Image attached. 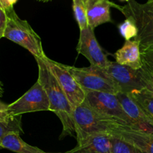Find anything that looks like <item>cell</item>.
<instances>
[{"instance_id": "6da1fadb", "label": "cell", "mask_w": 153, "mask_h": 153, "mask_svg": "<svg viewBox=\"0 0 153 153\" xmlns=\"http://www.w3.org/2000/svg\"><path fill=\"white\" fill-rule=\"evenodd\" d=\"M38 66V79L48 96L50 111L55 113L61 120L63 131L60 138L67 136H75L73 110L65 93L47 67L43 58H36Z\"/></svg>"}, {"instance_id": "7a4b0ae2", "label": "cell", "mask_w": 153, "mask_h": 153, "mask_svg": "<svg viewBox=\"0 0 153 153\" xmlns=\"http://www.w3.org/2000/svg\"><path fill=\"white\" fill-rule=\"evenodd\" d=\"M73 121L77 143L88 136L109 133L123 124L104 116L83 102L73 111Z\"/></svg>"}, {"instance_id": "3957f363", "label": "cell", "mask_w": 153, "mask_h": 153, "mask_svg": "<svg viewBox=\"0 0 153 153\" xmlns=\"http://www.w3.org/2000/svg\"><path fill=\"white\" fill-rule=\"evenodd\" d=\"M126 18L133 20L137 28V34L134 38L140 44V51L153 48V0L139 3L130 0L120 9Z\"/></svg>"}, {"instance_id": "277c9868", "label": "cell", "mask_w": 153, "mask_h": 153, "mask_svg": "<svg viewBox=\"0 0 153 153\" xmlns=\"http://www.w3.org/2000/svg\"><path fill=\"white\" fill-rule=\"evenodd\" d=\"M7 24L4 37L25 48L34 58L46 56L40 37L26 20L21 19L13 8L6 11Z\"/></svg>"}, {"instance_id": "5b68a950", "label": "cell", "mask_w": 153, "mask_h": 153, "mask_svg": "<svg viewBox=\"0 0 153 153\" xmlns=\"http://www.w3.org/2000/svg\"><path fill=\"white\" fill-rule=\"evenodd\" d=\"M85 91L84 102L104 116L134 128V124L123 109L116 94L102 91Z\"/></svg>"}, {"instance_id": "8992f818", "label": "cell", "mask_w": 153, "mask_h": 153, "mask_svg": "<svg viewBox=\"0 0 153 153\" xmlns=\"http://www.w3.org/2000/svg\"><path fill=\"white\" fill-rule=\"evenodd\" d=\"M67 68L85 91H102L114 94L120 92L105 69L94 66L81 68L67 66Z\"/></svg>"}, {"instance_id": "52a82bcc", "label": "cell", "mask_w": 153, "mask_h": 153, "mask_svg": "<svg viewBox=\"0 0 153 153\" xmlns=\"http://www.w3.org/2000/svg\"><path fill=\"white\" fill-rule=\"evenodd\" d=\"M42 58L65 93L70 105L74 111L85 101V90L79 85L76 79L69 71L67 65L56 62L48 58L46 55Z\"/></svg>"}, {"instance_id": "ba28073f", "label": "cell", "mask_w": 153, "mask_h": 153, "mask_svg": "<svg viewBox=\"0 0 153 153\" xmlns=\"http://www.w3.org/2000/svg\"><path fill=\"white\" fill-rule=\"evenodd\" d=\"M41 111H50L49 98L38 80L20 98L8 105V112L12 117Z\"/></svg>"}, {"instance_id": "9c48e42d", "label": "cell", "mask_w": 153, "mask_h": 153, "mask_svg": "<svg viewBox=\"0 0 153 153\" xmlns=\"http://www.w3.org/2000/svg\"><path fill=\"white\" fill-rule=\"evenodd\" d=\"M105 70L117 87L120 92L129 94L134 91L144 89L140 69L134 70L119 64L116 61H109Z\"/></svg>"}, {"instance_id": "30bf717a", "label": "cell", "mask_w": 153, "mask_h": 153, "mask_svg": "<svg viewBox=\"0 0 153 153\" xmlns=\"http://www.w3.org/2000/svg\"><path fill=\"white\" fill-rule=\"evenodd\" d=\"M76 50L88 60L91 66L102 69L107 67L109 60L99 44L94 30L89 26L80 31Z\"/></svg>"}, {"instance_id": "8fae6325", "label": "cell", "mask_w": 153, "mask_h": 153, "mask_svg": "<svg viewBox=\"0 0 153 153\" xmlns=\"http://www.w3.org/2000/svg\"><path fill=\"white\" fill-rule=\"evenodd\" d=\"M116 95L123 111L134 124V129L153 134V122L131 96L122 92Z\"/></svg>"}, {"instance_id": "7c38bea8", "label": "cell", "mask_w": 153, "mask_h": 153, "mask_svg": "<svg viewBox=\"0 0 153 153\" xmlns=\"http://www.w3.org/2000/svg\"><path fill=\"white\" fill-rule=\"evenodd\" d=\"M86 5L88 25L95 29L99 25L112 22L110 8L114 7L120 10V6L109 0H84Z\"/></svg>"}, {"instance_id": "4fadbf2b", "label": "cell", "mask_w": 153, "mask_h": 153, "mask_svg": "<svg viewBox=\"0 0 153 153\" xmlns=\"http://www.w3.org/2000/svg\"><path fill=\"white\" fill-rule=\"evenodd\" d=\"M111 133L132 143L142 153H153V134L137 131L127 125H121Z\"/></svg>"}, {"instance_id": "5bb4252c", "label": "cell", "mask_w": 153, "mask_h": 153, "mask_svg": "<svg viewBox=\"0 0 153 153\" xmlns=\"http://www.w3.org/2000/svg\"><path fill=\"white\" fill-rule=\"evenodd\" d=\"M67 153H111L110 134L100 133L88 136Z\"/></svg>"}, {"instance_id": "9a60e30c", "label": "cell", "mask_w": 153, "mask_h": 153, "mask_svg": "<svg viewBox=\"0 0 153 153\" xmlns=\"http://www.w3.org/2000/svg\"><path fill=\"white\" fill-rule=\"evenodd\" d=\"M114 57L117 63L134 70H139L143 67L140 44L134 40H126L123 47L117 51Z\"/></svg>"}, {"instance_id": "2e32d148", "label": "cell", "mask_w": 153, "mask_h": 153, "mask_svg": "<svg viewBox=\"0 0 153 153\" xmlns=\"http://www.w3.org/2000/svg\"><path fill=\"white\" fill-rule=\"evenodd\" d=\"M19 133H10L0 140V146L16 153H43V151L37 146L25 143Z\"/></svg>"}, {"instance_id": "e0dca14e", "label": "cell", "mask_w": 153, "mask_h": 153, "mask_svg": "<svg viewBox=\"0 0 153 153\" xmlns=\"http://www.w3.org/2000/svg\"><path fill=\"white\" fill-rule=\"evenodd\" d=\"M129 95L153 122V94L152 93L146 89H143L134 91L129 94Z\"/></svg>"}, {"instance_id": "ac0fdd59", "label": "cell", "mask_w": 153, "mask_h": 153, "mask_svg": "<svg viewBox=\"0 0 153 153\" xmlns=\"http://www.w3.org/2000/svg\"><path fill=\"white\" fill-rule=\"evenodd\" d=\"M111 153H142L134 145L120 136L110 133Z\"/></svg>"}, {"instance_id": "d6986e66", "label": "cell", "mask_w": 153, "mask_h": 153, "mask_svg": "<svg viewBox=\"0 0 153 153\" xmlns=\"http://www.w3.org/2000/svg\"><path fill=\"white\" fill-rule=\"evenodd\" d=\"M10 133H23L22 127V115L12 117L8 120L0 122V140Z\"/></svg>"}, {"instance_id": "ffe728a7", "label": "cell", "mask_w": 153, "mask_h": 153, "mask_svg": "<svg viewBox=\"0 0 153 153\" xmlns=\"http://www.w3.org/2000/svg\"><path fill=\"white\" fill-rule=\"evenodd\" d=\"M73 8L76 22L79 24L80 31L88 28V21L87 16L86 5L84 0H73Z\"/></svg>"}, {"instance_id": "44dd1931", "label": "cell", "mask_w": 153, "mask_h": 153, "mask_svg": "<svg viewBox=\"0 0 153 153\" xmlns=\"http://www.w3.org/2000/svg\"><path fill=\"white\" fill-rule=\"evenodd\" d=\"M119 30L121 35L126 39V40L134 38L137 34V26L133 20L128 18H126V20L119 25Z\"/></svg>"}, {"instance_id": "7402d4cb", "label": "cell", "mask_w": 153, "mask_h": 153, "mask_svg": "<svg viewBox=\"0 0 153 153\" xmlns=\"http://www.w3.org/2000/svg\"><path fill=\"white\" fill-rule=\"evenodd\" d=\"M143 67L153 76V48L141 52Z\"/></svg>"}, {"instance_id": "603a6c76", "label": "cell", "mask_w": 153, "mask_h": 153, "mask_svg": "<svg viewBox=\"0 0 153 153\" xmlns=\"http://www.w3.org/2000/svg\"><path fill=\"white\" fill-rule=\"evenodd\" d=\"M140 73L144 85V89H146L153 94V76L143 67L140 69Z\"/></svg>"}, {"instance_id": "cb8c5ba5", "label": "cell", "mask_w": 153, "mask_h": 153, "mask_svg": "<svg viewBox=\"0 0 153 153\" xmlns=\"http://www.w3.org/2000/svg\"><path fill=\"white\" fill-rule=\"evenodd\" d=\"M11 117L8 112V105L0 101V122L8 120Z\"/></svg>"}, {"instance_id": "d4e9b609", "label": "cell", "mask_w": 153, "mask_h": 153, "mask_svg": "<svg viewBox=\"0 0 153 153\" xmlns=\"http://www.w3.org/2000/svg\"><path fill=\"white\" fill-rule=\"evenodd\" d=\"M6 24H7V13L2 8L0 7V39L4 37Z\"/></svg>"}, {"instance_id": "484cf974", "label": "cell", "mask_w": 153, "mask_h": 153, "mask_svg": "<svg viewBox=\"0 0 153 153\" xmlns=\"http://www.w3.org/2000/svg\"><path fill=\"white\" fill-rule=\"evenodd\" d=\"M0 7L2 8L5 12L13 8V6L10 4L8 0H0Z\"/></svg>"}, {"instance_id": "4316f807", "label": "cell", "mask_w": 153, "mask_h": 153, "mask_svg": "<svg viewBox=\"0 0 153 153\" xmlns=\"http://www.w3.org/2000/svg\"><path fill=\"white\" fill-rule=\"evenodd\" d=\"M8 1H9V3H10V5L13 6V4H14L15 3H16V1H17V0H8Z\"/></svg>"}, {"instance_id": "83f0119b", "label": "cell", "mask_w": 153, "mask_h": 153, "mask_svg": "<svg viewBox=\"0 0 153 153\" xmlns=\"http://www.w3.org/2000/svg\"><path fill=\"white\" fill-rule=\"evenodd\" d=\"M120 1H127L128 2V1H130V0H120Z\"/></svg>"}, {"instance_id": "f1b7e54d", "label": "cell", "mask_w": 153, "mask_h": 153, "mask_svg": "<svg viewBox=\"0 0 153 153\" xmlns=\"http://www.w3.org/2000/svg\"><path fill=\"white\" fill-rule=\"evenodd\" d=\"M39 1H44V0H39Z\"/></svg>"}, {"instance_id": "f546056e", "label": "cell", "mask_w": 153, "mask_h": 153, "mask_svg": "<svg viewBox=\"0 0 153 153\" xmlns=\"http://www.w3.org/2000/svg\"><path fill=\"white\" fill-rule=\"evenodd\" d=\"M3 149V148H2V147H1V146H0V149Z\"/></svg>"}, {"instance_id": "4dcf8cb0", "label": "cell", "mask_w": 153, "mask_h": 153, "mask_svg": "<svg viewBox=\"0 0 153 153\" xmlns=\"http://www.w3.org/2000/svg\"><path fill=\"white\" fill-rule=\"evenodd\" d=\"M49 1V0H44V1Z\"/></svg>"}, {"instance_id": "1f68e13d", "label": "cell", "mask_w": 153, "mask_h": 153, "mask_svg": "<svg viewBox=\"0 0 153 153\" xmlns=\"http://www.w3.org/2000/svg\"><path fill=\"white\" fill-rule=\"evenodd\" d=\"M43 153H47V152H43ZM66 153H67V152H66Z\"/></svg>"}, {"instance_id": "d6a6232c", "label": "cell", "mask_w": 153, "mask_h": 153, "mask_svg": "<svg viewBox=\"0 0 153 153\" xmlns=\"http://www.w3.org/2000/svg\"><path fill=\"white\" fill-rule=\"evenodd\" d=\"M37 1H39V0H37Z\"/></svg>"}]
</instances>
